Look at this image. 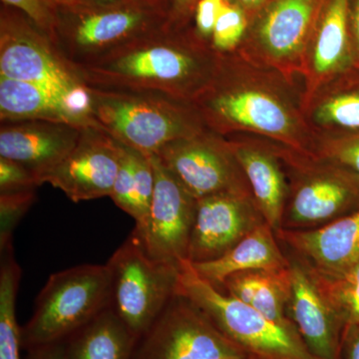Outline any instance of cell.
I'll return each mask as SVG.
<instances>
[{"instance_id": "cell-1", "label": "cell", "mask_w": 359, "mask_h": 359, "mask_svg": "<svg viewBox=\"0 0 359 359\" xmlns=\"http://www.w3.org/2000/svg\"><path fill=\"white\" fill-rule=\"evenodd\" d=\"M205 128L219 136L250 134L306 155L316 136L304 109V92L276 71L238 51L219 54L211 81L191 102Z\"/></svg>"}, {"instance_id": "cell-2", "label": "cell", "mask_w": 359, "mask_h": 359, "mask_svg": "<svg viewBox=\"0 0 359 359\" xmlns=\"http://www.w3.org/2000/svg\"><path fill=\"white\" fill-rule=\"evenodd\" d=\"M218 60L194 30L164 25L73 69L85 86L153 92L191 103L211 81Z\"/></svg>"}, {"instance_id": "cell-3", "label": "cell", "mask_w": 359, "mask_h": 359, "mask_svg": "<svg viewBox=\"0 0 359 359\" xmlns=\"http://www.w3.org/2000/svg\"><path fill=\"white\" fill-rule=\"evenodd\" d=\"M86 87L96 124L145 155L207 129L192 104L185 101L153 92Z\"/></svg>"}, {"instance_id": "cell-4", "label": "cell", "mask_w": 359, "mask_h": 359, "mask_svg": "<svg viewBox=\"0 0 359 359\" xmlns=\"http://www.w3.org/2000/svg\"><path fill=\"white\" fill-rule=\"evenodd\" d=\"M167 16L149 0L78 2L58 7L54 44L66 61L76 67L162 27Z\"/></svg>"}, {"instance_id": "cell-5", "label": "cell", "mask_w": 359, "mask_h": 359, "mask_svg": "<svg viewBox=\"0 0 359 359\" xmlns=\"http://www.w3.org/2000/svg\"><path fill=\"white\" fill-rule=\"evenodd\" d=\"M176 294L195 304L226 337L259 359H318L294 325L269 320L198 275L189 261L179 264Z\"/></svg>"}, {"instance_id": "cell-6", "label": "cell", "mask_w": 359, "mask_h": 359, "mask_svg": "<svg viewBox=\"0 0 359 359\" xmlns=\"http://www.w3.org/2000/svg\"><path fill=\"white\" fill-rule=\"evenodd\" d=\"M112 278L106 264H81L49 276L30 320L21 327L23 348L63 341L111 306Z\"/></svg>"}, {"instance_id": "cell-7", "label": "cell", "mask_w": 359, "mask_h": 359, "mask_svg": "<svg viewBox=\"0 0 359 359\" xmlns=\"http://www.w3.org/2000/svg\"><path fill=\"white\" fill-rule=\"evenodd\" d=\"M278 150L289 180L283 230L320 228L358 209L355 175L318 155L302 154L282 145Z\"/></svg>"}, {"instance_id": "cell-8", "label": "cell", "mask_w": 359, "mask_h": 359, "mask_svg": "<svg viewBox=\"0 0 359 359\" xmlns=\"http://www.w3.org/2000/svg\"><path fill=\"white\" fill-rule=\"evenodd\" d=\"M111 308L139 340L176 294L179 266L149 256L135 231L108 261Z\"/></svg>"}, {"instance_id": "cell-9", "label": "cell", "mask_w": 359, "mask_h": 359, "mask_svg": "<svg viewBox=\"0 0 359 359\" xmlns=\"http://www.w3.org/2000/svg\"><path fill=\"white\" fill-rule=\"evenodd\" d=\"M325 0H273L255 16L238 52L295 83L304 63Z\"/></svg>"}, {"instance_id": "cell-10", "label": "cell", "mask_w": 359, "mask_h": 359, "mask_svg": "<svg viewBox=\"0 0 359 359\" xmlns=\"http://www.w3.org/2000/svg\"><path fill=\"white\" fill-rule=\"evenodd\" d=\"M249 355L195 304L176 294L139 340L135 359H243Z\"/></svg>"}, {"instance_id": "cell-11", "label": "cell", "mask_w": 359, "mask_h": 359, "mask_svg": "<svg viewBox=\"0 0 359 359\" xmlns=\"http://www.w3.org/2000/svg\"><path fill=\"white\" fill-rule=\"evenodd\" d=\"M0 76L65 91L84 86L53 41L18 9H0Z\"/></svg>"}, {"instance_id": "cell-12", "label": "cell", "mask_w": 359, "mask_h": 359, "mask_svg": "<svg viewBox=\"0 0 359 359\" xmlns=\"http://www.w3.org/2000/svg\"><path fill=\"white\" fill-rule=\"evenodd\" d=\"M156 155L196 200L224 192L252 194L228 141L211 130L170 142Z\"/></svg>"}, {"instance_id": "cell-13", "label": "cell", "mask_w": 359, "mask_h": 359, "mask_svg": "<svg viewBox=\"0 0 359 359\" xmlns=\"http://www.w3.org/2000/svg\"><path fill=\"white\" fill-rule=\"evenodd\" d=\"M149 157L155 173L154 195L145 226L134 231L149 256L179 266L188 261L197 200L168 171L157 155Z\"/></svg>"}, {"instance_id": "cell-14", "label": "cell", "mask_w": 359, "mask_h": 359, "mask_svg": "<svg viewBox=\"0 0 359 359\" xmlns=\"http://www.w3.org/2000/svg\"><path fill=\"white\" fill-rule=\"evenodd\" d=\"M121 144L96 126L83 127L76 145L58 164L42 175L72 202L110 197L119 171Z\"/></svg>"}, {"instance_id": "cell-15", "label": "cell", "mask_w": 359, "mask_h": 359, "mask_svg": "<svg viewBox=\"0 0 359 359\" xmlns=\"http://www.w3.org/2000/svg\"><path fill=\"white\" fill-rule=\"evenodd\" d=\"M266 223L250 193L224 192L196 201L188 261H212Z\"/></svg>"}, {"instance_id": "cell-16", "label": "cell", "mask_w": 359, "mask_h": 359, "mask_svg": "<svg viewBox=\"0 0 359 359\" xmlns=\"http://www.w3.org/2000/svg\"><path fill=\"white\" fill-rule=\"evenodd\" d=\"M290 259L287 316L311 353L318 359H340L346 325L321 292L313 276L294 257Z\"/></svg>"}, {"instance_id": "cell-17", "label": "cell", "mask_w": 359, "mask_h": 359, "mask_svg": "<svg viewBox=\"0 0 359 359\" xmlns=\"http://www.w3.org/2000/svg\"><path fill=\"white\" fill-rule=\"evenodd\" d=\"M1 123L50 121L75 126H96L87 87L65 91L48 85L0 76Z\"/></svg>"}, {"instance_id": "cell-18", "label": "cell", "mask_w": 359, "mask_h": 359, "mask_svg": "<svg viewBox=\"0 0 359 359\" xmlns=\"http://www.w3.org/2000/svg\"><path fill=\"white\" fill-rule=\"evenodd\" d=\"M351 0H325L314 27L302 74L304 109L328 82L355 67L351 33Z\"/></svg>"}, {"instance_id": "cell-19", "label": "cell", "mask_w": 359, "mask_h": 359, "mask_svg": "<svg viewBox=\"0 0 359 359\" xmlns=\"http://www.w3.org/2000/svg\"><path fill=\"white\" fill-rule=\"evenodd\" d=\"M276 235L289 255L313 273L339 275L359 262V208L320 228L282 229Z\"/></svg>"}, {"instance_id": "cell-20", "label": "cell", "mask_w": 359, "mask_h": 359, "mask_svg": "<svg viewBox=\"0 0 359 359\" xmlns=\"http://www.w3.org/2000/svg\"><path fill=\"white\" fill-rule=\"evenodd\" d=\"M244 172L266 223L278 231L289 195V180L278 144L242 134L224 137Z\"/></svg>"}, {"instance_id": "cell-21", "label": "cell", "mask_w": 359, "mask_h": 359, "mask_svg": "<svg viewBox=\"0 0 359 359\" xmlns=\"http://www.w3.org/2000/svg\"><path fill=\"white\" fill-rule=\"evenodd\" d=\"M82 128L50 121L1 123L0 157L27 168L39 183L40 177L76 145Z\"/></svg>"}, {"instance_id": "cell-22", "label": "cell", "mask_w": 359, "mask_h": 359, "mask_svg": "<svg viewBox=\"0 0 359 359\" xmlns=\"http://www.w3.org/2000/svg\"><path fill=\"white\" fill-rule=\"evenodd\" d=\"M192 266L201 278L222 290L229 276L257 269H287L290 259L280 249L276 231L264 223L223 256Z\"/></svg>"}, {"instance_id": "cell-23", "label": "cell", "mask_w": 359, "mask_h": 359, "mask_svg": "<svg viewBox=\"0 0 359 359\" xmlns=\"http://www.w3.org/2000/svg\"><path fill=\"white\" fill-rule=\"evenodd\" d=\"M304 114L316 138L359 133V68L318 90L304 107Z\"/></svg>"}, {"instance_id": "cell-24", "label": "cell", "mask_w": 359, "mask_h": 359, "mask_svg": "<svg viewBox=\"0 0 359 359\" xmlns=\"http://www.w3.org/2000/svg\"><path fill=\"white\" fill-rule=\"evenodd\" d=\"M65 344L67 359H135L139 339L109 306Z\"/></svg>"}, {"instance_id": "cell-25", "label": "cell", "mask_w": 359, "mask_h": 359, "mask_svg": "<svg viewBox=\"0 0 359 359\" xmlns=\"http://www.w3.org/2000/svg\"><path fill=\"white\" fill-rule=\"evenodd\" d=\"M222 292L245 302L280 325H294L287 316L290 297V271L257 269L229 276Z\"/></svg>"}, {"instance_id": "cell-26", "label": "cell", "mask_w": 359, "mask_h": 359, "mask_svg": "<svg viewBox=\"0 0 359 359\" xmlns=\"http://www.w3.org/2000/svg\"><path fill=\"white\" fill-rule=\"evenodd\" d=\"M154 189L155 173L149 155L121 144L119 171L110 198L135 219L137 230L147 222Z\"/></svg>"}, {"instance_id": "cell-27", "label": "cell", "mask_w": 359, "mask_h": 359, "mask_svg": "<svg viewBox=\"0 0 359 359\" xmlns=\"http://www.w3.org/2000/svg\"><path fill=\"white\" fill-rule=\"evenodd\" d=\"M0 252V359H21V327L15 313L21 269L14 257L13 245Z\"/></svg>"}, {"instance_id": "cell-28", "label": "cell", "mask_w": 359, "mask_h": 359, "mask_svg": "<svg viewBox=\"0 0 359 359\" xmlns=\"http://www.w3.org/2000/svg\"><path fill=\"white\" fill-rule=\"evenodd\" d=\"M309 271L346 321V330L359 325V262L337 276H320Z\"/></svg>"}, {"instance_id": "cell-29", "label": "cell", "mask_w": 359, "mask_h": 359, "mask_svg": "<svg viewBox=\"0 0 359 359\" xmlns=\"http://www.w3.org/2000/svg\"><path fill=\"white\" fill-rule=\"evenodd\" d=\"M249 23L248 14L229 2L215 26L212 48L219 54L237 51L249 29Z\"/></svg>"}, {"instance_id": "cell-30", "label": "cell", "mask_w": 359, "mask_h": 359, "mask_svg": "<svg viewBox=\"0 0 359 359\" xmlns=\"http://www.w3.org/2000/svg\"><path fill=\"white\" fill-rule=\"evenodd\" d=\"M35 200L36 189L0 193V250L13 245V231Z\"/></svg>"}, {"instance_id": "cell-31", "label": "cell", "mask_w": 359, "mask_h": 359, "mask_svg": "<svg viewBox=\"0 0 359 359\" xmlns=\"http://www.w3.org/2000/svg\"><path fill=\"white\" fill-rule=\"evenodd\" d=\"M316 154L344 167L359 179V133L316 137Z\"/></svg>"}, {"instance_id": "cell-32", "label": "cell", "mask_w": 359, "mask_h": 359, "mask_svg": "<svg viewBox=\"0 0 359 359\" xmlns=\"http://www.w3.org/2000/svg\"><path fill=\"white\" fill-rule=\"evenodd\" d=\"M1 2L25 14L54 43L58 7L52 0H1Z\"/></svg>"}, {"instance_id": "cell-33", "label": "cell", "mask_w": 359, "mask_h": 359, "mask_svg": "<svg viewBox=\"0 0 359 359\" xmlns=\"http://www.w3.org/2000/svg\"><path fill=\"white\" fill-rule=\"evenodd\" d=\"M39 180L32 171L13 160L0 157V193L35 190Z\"/></svg>"}, {"instance_id": "cell-34", "label": "cell", "mask_w": 359, "mask_h": 359, "mask_svg": "<svg viewBox=\"0 0 359 359\" xmlns=\"http://www.w3.org/2000/svg\"><path fill=\"white\" fill-rule=\"evenodd\" d=\"M228 0H199L196 6L195 18L196 35L205 43L211 44L212 32Z\"/></svg>"}, {"instance_id": "cell-35", "label": "cell", "mask_w": 359, "mask_h": 359, "mask_svg": "<svg viewBox=\"0 0 359 359\" xmlns=\"http://www.w3.org/2000/svg\"><path fill=\"white\" fill-rule=\"evenodd\" d=\"M199 0H172L165 27L169 29H184L195 13Z\"/></svg>"}, {"instance_id": "cell-36", "label": "cell", "mask_w": 359, "mask_h": 359, "mask_svg": "<svg viewBox=\"0 0 359 359\" xmlns=\"http://www.w3.org/2000/svg\"><path fill=\"white\" fill-rule=\"evenodd\" d=\"M25 359H67L65 340L28 349Z\"/></svg>"}, {"instance_id": "cell-37", "label": "cell", "mask_w": 359, "mask_h": 359, "mask_svg": "<svg viewBox=\"0 0 359 359\" xmlns=\"http://www.w3.org/2000/svg\"><path fill=\"white\" fill-rule=\"evenodd\" d=\"M349 33L355 67L359 68V0L349 2Z\"/></svg>"}, {"instance_id": "cell-38", "label": "cell", "mask_w": 359, "mask_h": 359, "mask_svg": "<svg viewBox=\"0 0 359 359\" xmlns=\"http://www.w3.org/2000/svg\"><path fill=\"white\" fill-rule=\"evenodd\" d=\"M340 359H359V325L346 330Z\"/></svg>"}, {"instance_id": "cell-39", "label": "cell", "mask_w": 359, "mask_h": 359, "mask_svg": "<svg viewBox=\"0 0 359 359\" xmlns=\"http://www.w3.org/2000/svg\"><path fill=\"white\" fill-rule=\"evenodd\" d=\"M231 4L240 7L248 14L249 18L256 16L264 7L268 6L273 0H228Z\"/></svg>"}, {"instance_id": "cell-40", "label": "cell", "mask_w": 359, "mask_h": 359, "mask_svg": "<svg viewBox=\"0 0 359 359\" xmlns=\"http://www.w3.org/2000/svg\"><path fill=\"white\" fill-rule=\"evenodd\" d=\"M149 1H150L151 4H154V6L159 7V8L162 9V11H164L168 15L170 6H171L172 0H149Z\"/></svg>"}, {"instance_id": "cell-41", "label": "cell", "mask_w": 359, "mask_h": 359, "mask_svg": "<svg viewBox=\"0 0 359 359\" xmlns=\"http://www.w3.org/2000/svg\"><path fill=\"white\" fill-rule=\"evenodd\" d=\"M52 1L56 4V6L63 7L73 6V4H78V2H81L82 0H52Z\"/></svg>"}, {"instance_id": "cell-42", "label": "cell", "mask_w": 359, "mask_h": 359, "mask_svg": "<svg viewBox=\"0 0 359 359\" xmlns=\"http://www.w3.org/2000/svg\"><path fill=\"white\" fill-rule=\"evenodd\" d=\"M82 1H92V2H115V1H122V0H82Z\"/></svg>"}, {"instance_id": "cell-43", "label": "cell", "mask_w": 359, "mask_h": 359, "mask_svg": "<svg viewBox=\"0 0 359 359\" xmlns=\"http://www.w3.org/2000/svg\"><path fill=\"white\" fill-rule=\"evenodd\" d=\"M243 359H259V358H256V356H254V355H249V356H247V358H245Z\"/></svg>"}]
</instances>
